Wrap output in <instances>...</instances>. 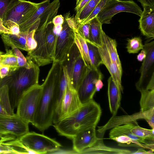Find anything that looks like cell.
<instances>
[{"instance_id": "obj_1", "label": "cell", "mask_w": 154, "mask_h": 154, "mask_svg": "<svg viewBox=\"0 0 154 154\" xmlns=\"http://www.w3.org/2000/svg\"><path fill=\"white\" fill-rule=\"evenodd\" d=\"M43 83L42 89L32 125L44 132L53 124L56 95L62 64L53 61Z\"/></svg>"}, {"instance_id": "obj_2", "label": "cell", "mask_w": 154, "mask_h": 154, "mask_svg": "<svg viewBox=\"0 0 154 154\" xmlns=\"http://www.w3.org/2000/svg\"><path fill=\"white\" fill-rule=\"evenodd\" d=\"M101 113L100 105L92 99L54 124V127L60 135L72 139L79 132L91 127H96Z\"/></svg>"}, {"instance_id": "obj_3", "label": "cell", "mask_w": 154, "mask_h": 154, "mask_svg": "<svg viewBox=\"0 0 154 154\" xmlns=\"http://www.w3.org/2000/svg\"><path fill=\"white\" fill-rule=\"evenodd\" d=\"M26 58L28 62L27 66L18 67L10 71L5 77H0V88L4 85L8 86L9 102L13 110L17 107L24 94L38 84L39 66L29 56Z\"/></svg>"}, {"instance_id": "obj_4", "label": "cell", "mask_w": 154, "mask_h": 154, "mask_svg": "<svg viewBox=\"0 0 154 154\" xmlns=\"http://www.w3.org/2000/svg\"><path fill=\"white\" fill-rule=\"evenodd\" d=\"M18 138L27 148L38 154L56 151L62 147L55 140L34 132L29 131Z\"/></svg>"}, {"instance_id": "obj_5", "label": "cell", "mask_w": 154, "mask_h": 154, "mask_svg": "<svg viewBox=\"0 0 154 154\" xmlns=\"http://www.w3.org/2000/svg\"><path fill=\"white\" fill-rule=\"evenodd\" d=\"M42 89V85L32 87L24 94L17 105L16 114L29 124L33 122Z\"/></svg>"}, {"instance_id": "obj_6", "label": "cell", "mask_w": 154, "mask_h": 154, "mask_svg": "<svg viewBox=\"0 0 154 154\" xmlns=\"http://www.w3.org/2000/svg\"><path fill=\"white\" fill-rule=\"evenodd\" d=\"M121 12L131 13L140 17L142 11L133 0H108L96 17L102 24H110L112 17Z\"/></svg>"}, {"instance_id": "obj_7", "label": "cell", "mask_w": 154, "mask_h": 154, "mask_svg": "<svg viewBox=\"0 0 154 154\" xmlns=\"http://www.w3.org/2000/svg\"><path fill=\"white\" fill-rule=\"evenodd\" d=\"M75 43L74 31L65 18L62 30L57 38L53 61L61 64L63 63L66 60Z\"/></svg>"}, {"instance_id": "obj_8", "label": "cell", "mask_w": 154, "mask_h": 154, "mask_svg": "<svg viewBox=\"0 0 154 154\" xmlns=\"http://www.w3.org/2000/svg\"><path fill=\"white\" fill-rule=\"evenodd\" d=\"M140 119H145L152 128H154V108L130 115H113L105 125L99 127L97 131L99 134H104L107 130L117 126L136 122L137 120Z\"/></svg>"}, {"instance_id": "obj_9", "label": "cell", "mask_w": 154, "mask_h": 154, "mask_svg": "<svg viewBox=\"0 0 154 154\" xmlns=\"http://www.w3.org/2000/svg\"><path fill=\"white\" fill-rule=\"evenodd\" d=\"M39 3L19 0L8 11L4 21L11 20L19 26L29 20L38 9Z\"/></svg>"}, {"instance_id": "obj_10", "label": "cell", "mask_w": 154, "mask_h": 154, "mask_svg": "<svg viewBox=\"0 0 154 154\" xmlns=\"http://www.w3.org/2000/svg\"><path fill=\"white\" fill-rule=\"evenodd\" d=\"M103 75L99 69L90 67L79 87L77 91L82 104L86 103L92 100L97 91L96 84Z\"/></svg>"}, {"instance_id": "obj_11", "label": "cell", "mask_w": 154, "mask_h": 154, "mask_svg": "<svg viewBox=\"0 0 154 154\" xmlns=\"http://www.w3.org/2000/svg\"><path fill=\"white\" fill-rule=\"evenodd\" d=\"M146 56L140 68V76L135 85L139 90L145 89L152 77L154 75V41L145 43L143 48Z\"/></svg>"}, {"instance_id": "obj_12", "label": "cell", "mask_w": 154, "mask_h": 154, "mask_svg": "<svg viewBox=\"0 0 154 154\" xmlns=\"http://www.w3.org/2000/svg\"><path fill=\"white\" fill-rule=\"evenodd\" d=\"M47 26H40L36 30L34 38L37 42L36 48L28 55L38 66H43L52 62L48 54L46 41Z\"/></svg>"}, {"instance_id": "obj_13", "label": "cell", "mask_w": 154, "mask_h": 154, "mask_svg": "<svg viewBox=\"0 0 154 154\" xmlns=\"http://www.w3.org/2000/svg\"><path fill=\"white\" fill-rule=\"evenodd\" d=\"M68 81L67 87L61 102L56 123L75 112L82 104L77 91L73 88L69 79L68 78Z\"/></svg>"}, {"instance_id": "obj_14", "label": "cell", "mask_w": 154, "mask_h": 154, "mask_svg": "<svg viewBox=\"0 0 154 154\" xmlns=\"http://www.w3.org/2000/svg\"><path fill=\"white\" fill-rule=\"evenodd\" d=\"M29 124L16 114L10 115L0 113V128L16 137H19L29 132Z\"/></svg>"}, {"instance_id": "obj_15", "label": "cell", "mask_w": 154, "mask_h": 154, "mask_svg": "<svg viewBox=\"0 0 154 154\" xmlns=\"http://www.w3.org/2000/svg\"><path fill=\"white\" fill-rule=\"evenodd\" d=\"M96 127H91L77 134L72 139L73 150L77 153L91 147L97 142Z\"/></svg>"}, {"instance_id": "obj_16", "label": "cell", "mask_w": 154, "mask_h": 154, "mask_svg": "<svg viewBox=\"0 0 154 154\" xmlns=\"http://www.w3.org/2000/svg\"><path fill=\"white\" fill-rule=\"evenodd\" d=\"M120 135H125L131 140L132 143L126 146L141 147L143 148L154 150V140L138 137L132 134L123 125L117 126L112 128L109 134V137L111 139Z\"/></svg>"}, {"instance_id": "obj_17", "label": "cell", "mask_w": 154, "mask_h": 154, "mask_svg": "<svg viewBox=\"0 0 154 154\" xmlns=\"http://www.w3.org/2000/svg\"><path fill=\"white\" fill-rule=\"evenodd\" d=\"M96 46L98 48L103 64L105 66L109 71L116 84L123 89L122 84V72L120 71L117 65L112 61L105 45L102 42L101 46Z\"/></svg>"}, {"instance_id": "obj_18", "label": "cell", "mask_w": 154, "mask_h": 154, "mask_svg": "<svg viewBox=\"0 0 154 154\" xmlns=\"http://www.w3.org/2000/svg\"><path fill=\"white\" fill-rule=\"evenodd\" d=\"M139 20V29L142 34L149 38L154 37V5L146 6Z\"/></svg>"}, {"instance_id": "obj_19", "label": "cell", "mask_w": 154, "mask_h": 154, "mask_svg": "<svg viewBox=\"0 0 154 154\" xmlns=\"http://www.w3.org/2000/svg\"><path fill=\"white\" fill-rule=\"evenodd\" d=\"M122 89L117 86L110 76L108 80L107 94L109 109L113 115H116L120 106Z\"/></svg>"}, {"instance_id": "obj_20", "label": "cell", "mask_w": 154, "mask_h": 154, "mask_svg": "<svg viewBox=\"0 0 154 154\" xmlns=\"http://www.w3.org/2000/svg\"><path fill=\"white\" fill-rule=\"evenodd\" d=\"M61 75L56 95L54 114L53 124L57 122L59 115L61 104L67 87L68 75L66 66L62 64Z\"/></svg>"}, {"instance_id": "obj_21", "label": "cell", "mask_w": 154, "mask_h": 154, "mask_svg": "<svg viewBox=\"0 0 154 154\" xmlns=\"http://www.w3.org/2000/svg\"><path fill=\"white\" fill-rule=\"evenodd\" d=\"M103 135H100V137L92 146L83 150L82 154H132L131 151L125 149L111 147L106 146L103 143L102 137Z\"/></svg>"}, {"instance_id": "obj_22", "label": "cell", "mask_w": 154, "mask_h": 154, "mask_svg": "<svg viewBox=\"0 0 154 154\" xmlns=\"http://www.w3.org/2000/svg\"><path fill=\"white\" fill-rule=\"evenodd\" d=\"M88 67L80 55L74 65L71 80L72 85L76 91L84 77Z\"/></svg>"}, {"instance_id": "obj_23", "label": "cell", "mask_w": 154, "mask_h": 154, "mask_svg": "<svg viewBox=\"0 0 154 154\" xmlns=\"http://www.w3.org/2000/svg\"><path fill=\"white\" fill-rule=\"evenodd\" d=\"M102 42L105 45L112 61L117 65L120 71L122 72L121 61L117 50L116 40L107 35L103 30Z\"/></svg>"}, {"instance_id": "obj_24", "label": "cell", "mask_w": 154, "mask_h": 154, "mask_svg": "<svg viewBox=\"0 0 154 154\" xmlns=\"http://www.w3.org/2000/svg\"><path fill=\"white\" fill-rule=\"evenodd\" d=\"M89 23V39L87 41L96 45L101 46L102 24L96 17L92 19Z\"/></svg>"}, {"instance_id": "obj_25", "label": "cell", "mask_w": 154, "mask_h": 154, "mask_svg": "<svg viewBox=\"0 0 154 154\" xmlns=\"http://www.w3.org/2000/svg\"><path fill=\"white\" fill-rule=\"evenodd\" d=\"M50 3V0H45L39 3V6L32 16L24 23L20 25L21 32H27L32 30L33 26L38 20L41 14L48 6Z\"/></svg>"}, {"instance_id": "obj_26", "label": "cell", "mask_w": 154, "mask_h": 154, "mask_svg": "<svg viewBox=\"0 0 154 154\" xmlns=\"http://www.w3.org/2000/svg\"><path fill=\"white\" fill-rule=\"evenodd\" d=\"M52 23L49 24L46 27V41L47 52L50 59L53 61L57 38L58 35L53 31Z\"/></svg>"}, {"instance_id": "obj_27", "label": "cell", "mask_w": 154, "mask_h": 154, "mask_svg": "<svg viewBox=\"0 0 154 154\" xmlns=\"http://www.w3.org/2000/svg\"><path fill=\"white\" fill-rule=\"evenodd\" d=\"M132 134L141 138L154 140V128L149 129L142 128L137 123H129L123 125Z\"/></svg>"}, {"instance_id": "obj_28", "label": "cell", "mask_w": 154, "mask_h": 154, "mask_svg": "<svg viewBox=\"0 0 154 154\" xmlns=\"http://www.w3.org/2000/svg\"><path fill=\"white\" fill-rule=\"evenodd\" d=\"M139 91L141 93L140 111H145L154 108V90L143 89Z\"/></svg>"}, {"instance_id": "obj_29", "label": "cell", "mask_w": 154, "mask_h": 154, "mask_svg": "<svg viewBox=\"0 0 154 154\" xmlns=\"http://www.w3.org/2000/svg\"><path fill=\"white\" fill-rule=\"evenodd\" d=\"M73 30L75 33V43L79 49L83 60L88 67H90V61L86 41L79 33L77 28Z\"/></svg>"}, {"instance_id": "obj_30", "label": "cell", "mask_w": 154, "mask_h": 154, "mask_svg": "<svg viewBox=\"0 0 154 154\" xmlns=\"http://www.w3.org/2000/svg\"><path fill=\"white\" fill-rule=\"evenodd\" d=\"M27 32H21L17 35L10 33L2 34L19 49L28 51L26 47Z\"/></svg>"}, {"instance_id": "obj_31", "label": "cell", "mask_w": 154, "mask_h": 154, "mask_svg": "<svg viewBox=\"0 0 154 154\" xmlns=\"http://www.w3.org/2000/svg\"><path fill=\"white\" fill-rule=\"evenodd\" d=\"M80 55V51L75 43L71 49L66 60L62 64L66 67L67 73L71 82L74 65L76 60Z\"/></svg>"}, {"instance_id": "obj_32", "label": "cell", "mask_w": 154, "mask_h": 154, "mask_svg": "<svg viewBox=\"0 0 154 154\" xmlns=\"http://www.w3.org/2000/svg\"><path fill=\"white\" fill-rule=\"evenodd\" d=\"M86 42L90 61V67L98 69L100 65L103 64V62L98 48L88 41H86Z\"/></svg>"}, {"instance_id": "obj_33", "label": "cell", "mask_w": 154, "mask_h": 154, "mask_svg": "<svg viewBox=\"0 0 154 154\" xmlns=\"http://www.w3.org/2000/svg\"><path fill=\"white\" fill-rule=\"evenodd\" d=\"M100 0H90L83 7L75 18L78 24L81 23L90 14Z\"/></svg>"}, {"instance_id": "obj_34", "label": "cell", "mask_w": 154, "mask_h": 154, "mask_svg": "<svg viewBox=\"0 0 154 154\" xmlns=\"http://www.w3.org/2000/svg\"><path fill=\"white\" fill-rule=\"evenodd\" d=\"M6 53L2 55L0 66L7 65L10 67V72L18 68L17 58L11 49H5Z\"/></svg>"}, {"instance_id": "obj_35", "label": "cell", "mask_w": 154, "mask_h": 154, "mask_svg": "<svg viewBox=\"0 0 154 154\" xmlns=\"http://www.w3.org/2000/svg\"><path fill=\"white\" fill-rule=\"evenodd\" d=\"M1 38L5 45L7 47H10L15 55L17 60L18 67H26L28 65V62L26 59L19 49L5 37L2 34Z\"/></svg>"}, {"instance_id": "obj_36", "label": "cell", "mask_w": 154, "mask_h": 154, "mask_svg": "<svg viewBox=\"0 0 154 154\" xmlns=\"http://www.w3.org/2000/svg\"><path fill=\"white\" fill-rule=\"evenodd\" d=\"M126 48L129 53H136L143 48L144 45L142 40L140 37H134L131 38H128Z\"/></svg>"}, {"instance_id": "obj_37", "label": "cell", "mask_w": 154, "mask_h": 154, "mask_svg": "<svg viewBox=\"0 0 154 154\" xmlns=\"http://www.w3.org/2000/svg\"><path fill=\"white\" fill-rule=\"evenodd\" d=\"M19 0H0V18L3 22L8 11Z\"/></svg>"}, {"instance_id": "obj_38", "label": "cell", "mask_w": 154, "mask_h": 154, "mask_svg": "<svg viewBox=\"0 0 154 154\" xmlns=\"http://www.w3.org/2000/svg\"><path fill=\"white\" fill-rule=\"evenodd\" d=\"M36 30L27 32V33L26 47L28 52L29 53L36 48L37 42L34 38Z\"/></svg>"}, {"instance_id": "obj_39", "label": "cell", "mask_w": 154, "mask_h": 154, "mask_svg": "<svg viewBox=\"0 0 154 154\" xmlns=\"http://www.w3.org/2000/svg\"><path fill=\"white\" fill-rule=\"evenodd\" d=\"M108 0H100L89 16L80 24L89 23L92 19L96 17Z\"/></svg>"}, {"instance_id": "obj_40", "label": "cell", "mask_w": 154, "mask_h": 154, "mask_svg": "<svg viewBox=\"0 0 154 154\" xmlns=\"http://www.w3.org/2000/svg\"><path fill=\"white\" fill-rule=\"evenodd\" d=\"M77 31L86 41L89 40V23L78 24Z\"/></svg>"}, {"instance_id": "obj_41", "label": "cell", "mask_w": 154, "mask_h": 154, "mask_svg": "<svg viewBox=\"0 0 154 154\" xmlns=\"http://www.w3.org/2000/svg\"><path fill=\"white\" fill-rule=\"evenodd\" d=\"M3 23L4 26L10 31L11 34L17 35L20 32L19 25L15 22L8 20Z\"/></svg>"}, {"instance_id": "obj_42", "label": "cell", "mask_w": 154, "mask_h": 154, "mask_svg": "<svg viewBox=\"0 0 154 154\" xmlns=\"http://www.w3.org/2000/svg\"><path fill=\"white\" fill-rule=\"evenodd\" d=\"M90 0H76L75 10L76 12L75 15H77L84 6Z\"/></svg>"}, {"instance_id": "obj_43", "label": "cell", "mask_w": 154, "mask_h": 154, "mask_svg": "<svg viewBox=\"0 0 154 154\" xmlns=\"http://www.w3.org/2000/svg\"><path fill=\"white\" fill-rule=\"evenodd\" d=\"M64 21V18L61 15L56 16L53 19L52 23L54 26L62 25Z\"/></svg>"}, {"instance_id": "obj_44", "label": "cell", "mask_w": 154, "mask_h": 154, "mask_svg": "<svg viewBox=\"0 0 154 154\" xmlns=\"http://www.w3.org/2000/svg\"><path fill=\"white\" fill-rule=\"evenodd\" d=\"M10 67L7 65L0 66V77L2 79L7 76L10 72Z\"/></svg>"}, {"instance_id": "obj_45", "label": "cell", "mask_w": 154, "mask_h": 154, "mask_svg": "<svg viewBox=\"0 0 154 154\" xmlns=\"http://www.w3.org/2000/svg\"><path fill=\"white\" fill-rule=\"evenodd\" d=\"M140 3L143 8L146 6L154 5V0H137Z\"/></svg>"}, {"instance_id": "obj_46", "label": "cell", "mask_w": 154, "mask_h": 154, "mask_svg": "<svg viewBox=\"0 0 154 154\" xmlns=\"http://www.w3.org/2000/svg\"><path fill=\"white\" fill-rule=\"evenodd\" d=\"M3 33L11 34L10 31L4 25L2 20L0 18V34Z\"/></svg>"}, {"instance_id": "obj_47", "label": "cell", "mask_w": 154, "mask_h": 154, "mask_svg": "<svg viewBox=\"0 0 154 154\" xmlns=\"http://www.w3.org/2000/svg\"><path fill=\"white\" fill-rule=\"evenodd\" d=\"M146 52L144 49H142L140 53L137 55V59L138 61L141 62L145 58Z\"/></svg>"}, {"instance_id": "obj_48", "label": "cell", "mask_w": 154, "mask_h": 154, "mask_svg": "<svg viewBox=\"0 0 154 154\" xmlns=\"http://www.w3.org/2000/svg\"><path fill=\"white\" fill-rule=\"evenodd\" d=\"M154 151V150H150L149 151H146L144 149L142 148L138 149L137 151L132 152V154H153Z\"/></svg>"}, {"instance_id": "obj_49", "label": "cell", "mask_w": 154, "mask_h": 154, "mask_svg": "<svg viewBox=\"0 0 154 154\" xmlns=\"http://www.w3.org/2000/svg\"><path fill=\"white\" fill-rule=\"evenodd\" d=\"M14 137L11 135H6L3 136L0 135V140H5L7 141L11 140H13Z\"/></svg>"}, {"instance_id": "obj_50", "label": "cell", "mask_w": 154, "mask_h": 154, "mask_svg": "<svg viewBox=\"0 0 154 154\" xmlns=\"http://www.w3.org/2000/svg\"><path fill=\"white\" fill-rule=\"evenodd\" d=\"M102 79H99L96 83V87L97 91H99L103 85Z\"/></svg>"}, {"instance_id": "obj_51", "label": "cell", "mask_w": 154, "mask_h": 154, "mask_svg": "<svg viewBox=\"0 0 154 154\" xmlns=\"http://www.w3.org/2000/svg\"><path fill=\"white\" fill-rule=\"evenodd\" d=\"M0 135L5 136L11 134L8 131L0 128Z\"/></svg>"}, {"instance_id": "obj_52", "label": "cell", "mask_w": 154, "mask_h": 154, "mask_svg": "<svg viewBox=\"0 0 154 154\" xmlns=\"http://www.w3.org/2000/svg\"><path fill=\"white\" fill-rule=\"evenodd\" d=\"M4 53L3 52L0 50V55L4 54Z\"/></svg>"}, {"instance_id": "obj_53", "label": "cell", "mask_w": 154, "mask_h": 154, "mask_svg": "<svg viewBox=\"0 0 154 154\" xmlns=\"http://www.w3.org/2000/svg\"><path fill=\"white\" fill-rule=\"evenodd\" d=\"M2 54L0 55V63H1V58H2Z\"/></svg>"}, {"instance_id": "obj_54", "label": "cell", "mask_w": 154, "mask_h": 154, "mask_svg": "<svg viewBox=\"0 0 154 154\" xmlns=\"http://www.w3.org/2000/svg\"></svg>"}]
</instances>
